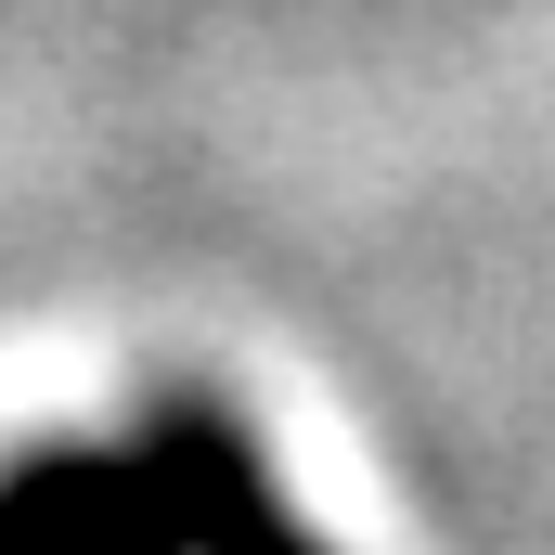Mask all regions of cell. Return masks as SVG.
Returning <instances> with one entry per match:
<instances>
[{
  "label": "cell",
  "instance_id": "cell-1",
  "mask_svg": "<svg viewBox=\"0 0 555 555\" xmlns=\"http://www.w3.org/2000/svg\"><path fill=\"white\" fill-rule=\"evenodd\" d=\"M0 555H181V504L142 439L130 452L52 439L0 465Z\"/></svg>",
  "mask_w": 555,
  "mask_h": 555
},
{
  "label": "cell",
  "instance_id": "cell-2",
  "mask_svg": "<svg viewBox=\"0 0 555 555\" xmlns=\"http://www.w3.org/2000/svg\"><path fill=\"white\" fill-rule=\"evenodd\" d=\"M142 452H155V478L181 504V555H323L284 517L272 465L246 452V426L220 414V401H155L142 414Z\"/></svg>",
  "mask_w": 555,
  "mask_h": 555
}]
</instances>
